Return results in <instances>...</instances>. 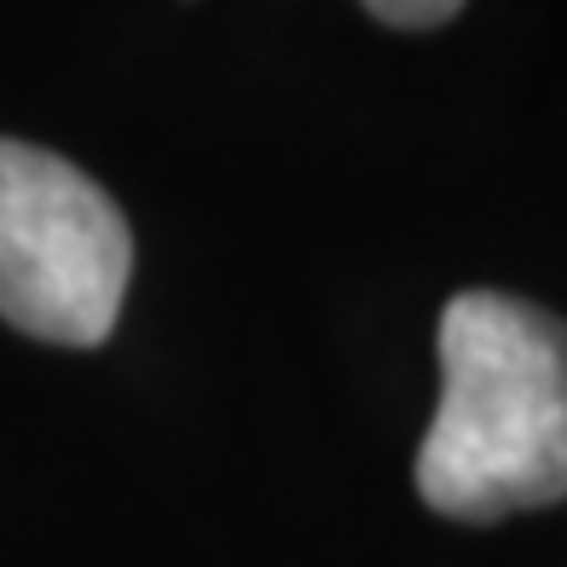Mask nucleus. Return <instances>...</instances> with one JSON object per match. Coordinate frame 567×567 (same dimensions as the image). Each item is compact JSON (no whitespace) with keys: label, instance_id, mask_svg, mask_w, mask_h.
I'll list each match as a JSON object with an SVG mask.
<instances>
[{"label":"nucleus","instance_id":"f257e3e1","mask_svg":"<svg viewBox=\"0 0 567 567\" xmlns=\"http://www.w3.org/2000/svg\"><path fill=\"white\" fill-rule=\"evenodd\" d=\"M417 493L452 522H504L567 498V324L504 290L441 313V411Z\"/></svg>","mask_w":567,"mask_h":567},{"label":"nucleus","instance_id":"f03ea898","mask_svg":"<svg viewBox=\"0 0 567 567\" xmlns=\"http://www.w3.org/2000/svg\"><path fill=\"white\" fill-rule=\"evenodd\" d=\"M127 272L134 231L116 203L53 151L0 140V319L41 342L99 348Z\"/></svg>","mask_w":567,"mask_h":567},{"label":"nucleus","instance_id":"7ed1b4c3","mask_svg":"<svg viewBox=\"0 0 567 567\" xmlns=\"http://www.w3.org/2000/svg\"><path fill=\"white\" fill-rule=\"evenodd\" d=\"M359 7L389 30H441L463 12V0H359Z\"/></svg>","mask_w":567,"mask_h":567}]
</instances>
